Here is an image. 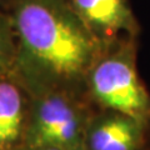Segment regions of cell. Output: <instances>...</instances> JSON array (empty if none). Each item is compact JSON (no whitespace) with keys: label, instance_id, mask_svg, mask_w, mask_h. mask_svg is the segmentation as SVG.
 <instances>
[{"label":"cell","instance_id":"obj_1","mask_svg":"<svg viewBox=\"0 0 150 150\" xmlns=\"http://www.w3.org/2000/svg\"><path fill=\"white\" fill-rule=\"evenodd\" d=\"M16 35L11 76L30 98L54 91H86V78L103 45L69 0H15L10 11Z\"/></svg>","mask_w":150,"mask_h":150},{"label":"cell","instance_id":"obj_2","mask_svg":"<svg viewBox=\"0 0 150 150\" xmlns=\"http://www.w3.org/2000/svg\"><path fill=\"white\" fill-rule=\"evenodd\" d=\"M138 40L108 46L88 75L86 91L98 109L123 112L150 128V91L138 71Z\"/></svg>","mask_w":150,"mask_h":150},{"label":"cell","instance_id":"obj_3","mask_svg":"<svg viewBox=\"0 0 150 150\" xmlns=\"http://www.w3.org/2000/svg\"><path fill=\"white\" fill-rule=\"evenodd\" d=\"M96 109L83 93L54 91L30 98L24 145L84 150L86 130Z\"/></svg>","mask_w":150,"mask_h":150},{"label":"cell","instance_id":"obj_4","mask_svg":"<svg viewBox=\"0 0 150 150\" xmlns=\"http://www.w3.org/2000/svg\"><path fill=\"white\" fill-rule=\"evenodd\" d=\"M69 3L105 49L140 35V24L129 0H69Z\"/></svg>","mask_w":150,"mask_h":150},{"label":"cell","instance_id":"obj_5","mask_svg":"<svg viewBox=\"0 0 150 150\" xmlns=\"http://www.w3.org/2000/svg\"><path fill=\"white\" fill-rule=\"evenodd\" d=\"M150 128L123 112L96 109L89 123L84 150H145Z\"/></svg>","mask_w":150,"mask_h":150},{"label":"cell","instance_id":"obj_6","mask_svg":"<svg viewBox=\"0 0 150 150\" xmlns=\"http://www.w3.org/2000/svg\"><path fill=\"white\" fill-rule=\"evenodd\" d=\"M30 95L11 75L0 76V150L24 145Z\"/></svg>","mask_w":150,"mask_h":150},{"label":"cell","instance_id":"obj_7","mask_svg":"<svg viewBox=\"0 0 150 150\" xmlns=\"http://www.w3.org/2000/svg\"><path fill=\"white\" fill-rule=\"evenodd\" d=\"M16 59V35L10 14L0 13V76L11 75Z\"/></svg>","mask_w":150,"mask_h":150},{"label":"cell","instance_id":"obj_8","mask_svg":"<svg viewBox=\"0 0 150 150\" xmlns=\"http://www.w3.org/2000/svg\"><path fill=\"white\" fill-rule=\"evenodd\" d=\"M18 150H63L55 146H44V145H23Z\"/></svg>","mask_w":150,"mask_h":150},{"label":"cell","instance_id":"obj_9","mask_svg":"<svg viewBox=\"0 0 150 150\" xmlns=\"http://www.w3.org/2000/svg\"><path fill=\"white\" fill-rule=\"evenodd\" d=\"M148 150H150V133H149V142H148Z\"/></svg>","mask_w":150,"mask_h":150},{"label":"cell","instance_id":"obj_10","mask_svg":"<svg viewBox=\"0 0 150 150\" xmlns=\"http://www.w3.org/2000/svg\"><path fill=\"white\" fill-rule=\"evenodd\" d=\"M145 150H148V148H146V149H145Z\"/></svg>","mask_w":150,"mask_h":150}]
</instances>
